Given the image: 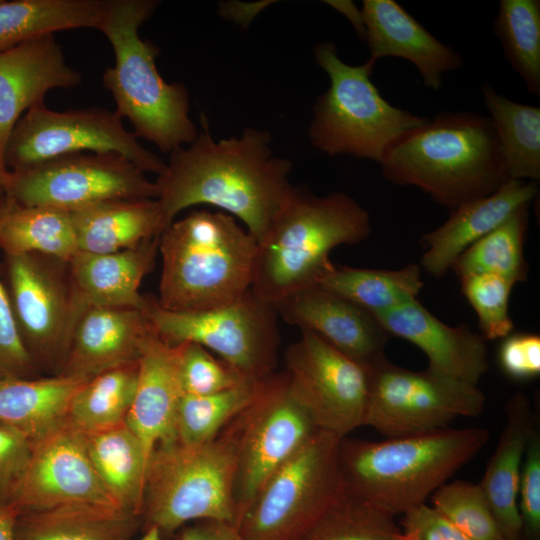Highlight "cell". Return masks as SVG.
<instances>
[{"instance_id":"1","label":"cell","mask_w":540,"mask_h":540,"mask_svg":"<svg viewBox=\"0 0 540 540\" xmlns=\"http://www.w3.org/2000/svg\"><path fill=\"white\" fill-rule=\"evenodd\" d=\"M270 142L268 131L254 128L216 141L204 118L202 132L169 153L154 181L167 226L188 207L212 205L242 221L257 242L292 186V163L274 155Z\"/></svg>"},{"instance_id":"2","label":"cell","mask_w":540,"mask_h":540,"mask_svg":"<svg viewBox=\"0 0 540 540\" xmlns=\"http://www.w3.org/2000/svg\"><path fill=\"white\" fill-rule=\"evenodd\" d=\"M380 165L388 181L416 186L450 211L509 180L493 122L470 112L434 116L390 147Z\"/></svg>"},{"instance_id":"3","label":"cell","mask_w":540,"mask_h":540,"mask_svg":"<svg viewBox=\"0 0 540 540\" xmlns=\"http://www.w3.org/2000/svg\"><path fill=\"white\" fill-rule=\"evenodd\" d=\"M369 213L343 192L317 196L291 186L257 241L251 290L273 305L317 285L335 267L330 252L370 235Z\"/></svg>"},{"instance_id":"4","label":"cell","mask_w":540,"mask_h":540,"mask_svg":"<svg viewBox=\"0 0 540 540\" xmlns=\"http://www.w3.org/2000/svg\"><path fill=\"white\" fill-rule=\"evenodd\" d=\"M489 440L484 428L442 429L382 441L344 437L339 468L344 490L393 514L425 503Z\"/></svg>"},{"instance_id":"5","label":"cell","mask_w":540,"mask_h":540,"mask_svg":"<svg viewBox=\"0 0 540 540\" xmlns=\"http://www.w3.org/2000/svg\"><path fill=\"white\" fill-rule=\"evenodd\" d=\"M157 6L155 0H103L96 29L113 49L114 64L106 67L102 81L115 112L131 123L137 138L170 153L193 142L199 132L189 116L187 88L163 79L156 66L158 47L140 37V27Z\"/></svg>"},{"instance_id":"6","label":"cell","mask_w":540,"mask_h":540,"mask_svg":"<svg viewBox=\"0 0 540 540\" xmlns=\"http://www.w3.org/2000/svg\"><path fill=\"white\" fill-rule=\"evenodd\" d=\"M257 242L224 212L195 211L160 234L162 271L157 304L195 313L243 296L253 277Z\"/></svg>"},{"instance_id":"7","label":"cell","mask_w":540,"mask_h":540,"mask_svg":"<svg viewBox=\"0 0 540 540\" xmlns=\"http://www.w3.org/2000/svg\"><path fill=\"white\" fill-rule=\"evenodd\" d=\"M236 468V442L229 424L200 445L175 440L157 445L146 469L141 530L155 527L164 540L198 520L236 525Z\"/></svg>"},{"instance_id":"8","label":"cell","mask_w":540,"mask_h":540,"mask_svg":"<svg viewBox=\"0 0 540 540\" xmlns=\"http://www.w3.org/2000/svg\"><path fill=\"white\" fill-rule=\"evenodd\" d=\"M317 64L330 86L313 106L308 135L311 144L328 155L344 154L380 164L386 152L429 118L391 105L371 81L375 63L343 62L332 42L314 47Z\"/></svg>"},{"instance_id":"9","label":"cell","mask_w":540,"mask_h":540,"mask_svg":"<svg viewBox=\"0 0 540 540\" xmlns=\"http://www.w3.org/2000/svg\"><path fill=\"white\" fill-rule=\"evenodd\" d=\"M342 438L318 431L262 485L237 528L245 540H298L344 492Z\"/></svg>"},{"instance_id":"10","label":"cell","mask_w":540,"mask_h":540,"mask_svg":"<svg viewBox=\"0 0 540 540\" xmlns=\"http://www.w3.org/2000/svg\"><path fill=\"white\" fill-rule=\"evenodd\" d=\"M142 311L172 346L199 344L250 378L273 373L280 342L278 315L251 288L233 303L207 311L172 312L150 298Z\"/></svg>"},{"instance_id":"11","label":"cell","mask_w":540,"mask_h":540,"mask_svg":"<svg viewBox=\"0 0 540 540\" xmlns=\"http://www.w3.org/2000/svg\"><path fill=\"white\" fill-rule=\"evenodd\" d=\"M369 388L363 425L386 438L448 427L454 419L476 417L485 397L476 386L430 369L412 371L386 356L368 368Z\"/></svg>"},{"instance_id":"12","label":"cell","mask_w":540,"mask_h":540,"mask_svg":"<svg viewBox=\"0 0 540 540\" xmlns=\"http://www.w3.org/2000/svg\"><path fill=\"white\" fill-rule=\"evenodd\" d=\"M81 152L121 154L145 173L158 175L165 166L125 128L115 111L101 107L55 111L45 104L18 120L5 146L4 164L14 171Z\"/></svg>"},{"instance_id":"13","label":"cell","mask_w":540,"mask_h":540,"mask_svg":"<svg viewBox=\"0 0 540 540\" xmlns=\"http://www.w3.org/2000/svg\"><path fill=\"white\" fill-rule=\"evenodd\" d=\"M5 258V286L22 342L39 371L56 375L83 313L68 262L35 253Z\"/></svg>"},{"instance_id":"14","label":"cell","mask_w":540,"mask_h":540,"mask_svg":"<svg viewBox=\"0 0 540 540\" xmlns=\"http://www.w3.org/2000/svg\"><path fill=\"white\" fill-rule=\"evenodd\" d=\"M228 424L237 450L239 519L266 480L319 430L293 397L285 372L263 378L252 401Z\"/></svg>"},{"instance_id":"15","label":"cell","mask_w":540,"mask_h":540,"mask_svg":"<svg viewBox=\"0 0 540 540\" xmlns=\"http://www.w3.org/2000/svg\"><path fill=\"white\" fill-rule=\"evenodd\" d=\"M4 192L18 205L72 211L113 199H156L155 182L117 153L81 152L10 171Z\"/></svg>"},{"instance_id":"16","label":"cell","mask_w":540,"mask_h":540,"mask_svg":"<svg viewBox=\"0 0 540 540\" xmlns=\"http://www.w3.org/2000/svg\"><path fill=\"white\" fill-rule=\"evenodd\" d=\"M301 332L284 354L290 391L318 430L347 437L363 426L368 369L318 335Z\"/></svg>"},{"instance_id":"17","label":"cell","mask_w":540,"mask_h":540,"mask_svg":"<svg viewBox=\"0 0 540 540\" xmlns=\"http://www.w3.org/2000/svg\"><path fill=\"white\" fill-rule=\"evenodd\" d=\"M75 504L121 509L90 461L83 432L66 420L34 443L14 507L20 513Z\"/></svg>"},{"instance_id":"18","label":"cell","mask_w":540,"mask_h":540,"mask_svg":"<svg viewBox=\"0 0 540 540\" xmlns=\"http://www.w3.org/2000/svg\"><path fill=\"white\" fill-rule=\"evenodd\" d=\"M278 316L310 331L369 368L385 356L389 335L367 311L317 284L273 304Z\"/></svg>"},{"instance_id":"19","label":"cell","mask_w":540,"mask_h":540,"mask_svg":"<svg viewBox=\"0 0 540 540\" xmlns=\"http://www.w3.org/2000/svg\"><path fill=\"white\" fill-rule=\"evenodd\" d=\"M384 331L417 346L426 355L428 369L476 385L489 368L484 338L462 324L440 321L416 298L374 316Z\"/></svg>"},{"instance_id":"20","label":"cell","mask_w":540,"mask_h":540,"mask_svg":"<svg viewBox=\"0 0 540 540\" xmlns=\"http://www.w3.org/2000/svg\"><path fill=\"white\" fill-rule=\"evenodd\" d=\"M151 329L142 310L89 307L76 322L56 375L86 382L107 370L138 362Z\"/></svg>"},{"instance_id":"21","label":"cell","mask_w":540,"mask_h":540,"mask_svg":"<svg viewBox=\"0 0 540 540\" xmlns=\"http://www.w3.org/2000/svg\"><path fill=\"white\" fill-rule=\"evenodd\" d=\"M81 74L67 64L54 35H45L0 53V163L21 116L44 104L48 91L72 88Z\"/></svg>"},{"instance_id":"22","label":"cell","mask_w":540,"mask_h":540,"mask_svg":"<svg viewBox=\"0 0 540 540\" xmlns=\"http://www.w3.org/2000/svg\"><path fill=\"white\" fill-rule=\"evenodd\" d=\"M361 14L368 60L374 63L385 56L406 59L418 69L423 84L434 91L442 86L445 73L464 65L458 53L394 0H364Z\"/></svg>"},{"instance_id":"23","label":"cell","mask_w":540,"mask_h":540,"mask_svg":"<svg viewBox=\"0 0 540 540\" xmlns=\"http://www.w3.org/2000/svg\"><path fill=\"white\" fill-rule=\"evenodd\" d=\"M183 345L163 341L152 326L138 361L139 374L127 426L148 457L154 448L174 440V422L183 395L179 366Z\"/></svg>"},{"instance_id":"24","label":"cell","mask_w":540,"mask_h":540,"mask_svg":"<svg viewBox=\"0 0 540 540\" xmlns=\"http://www.w3.org/2000/svg\"><path fill=\"white\" fill-rule=\"evenodd\" d=\"M536 181L509 179L497 191L450 211L447 221L422 236L421 265L439 278L468 247L506 221L538 194Z\"/></svg>"},{"instance_id":"25","label":"cell","mask_w":540,"mask_h":540,"mask_svg":"<svg viewBox=\"0 0 540 540\" xmlns=\"http://www.w3.org/2000/svg\"><path fill=\"white\" fill-rule=\"evenodd\" d=\"M160 235L139 245L112 253L78 251L68 262L79 307L132 308L143 310L144 277L153 269L159 253Z\"/></svg>"},{"instance_id":"26","label":"cell","mask_w":540,"mask_h":540,"mask_svg":"<svg viewBox=\"0 0 540 540\" xmlns=\"http://www.w3.org/2000/svg\"><path fill=\"white\" fill-rule=\"evenodd\" d=\"M506 422L478 483L506 540H523L518 492L524 454L537 428L527 396L515 394L505 406Z\"/></svg>"},{"instance_id":"27","label":"cell","mask_w":540,"mask_h":540,"mask_svg":"<svg viewBox=\"0 0 540 540\" xmlns=\"http://www.w3.org/2000/svg\"><path fill=\"white\" fill-rule=\"evenodd\" d=\"M79 251L112 253L139 245L167 227L157 199H113L70 211Z\"/></svg>"},{"instance_id":"28","label":"cell","mask_w":540,"mask_h":540,"mask_svg":"<svg viewBox=\"0 0 540 540\" xmlns=\"http://www.w3.org/2000/svg\"><path fill=\"white\" fill-rule=\"evenodd\" d=\"M141 517L119 508L75 504L20 512L15 540H132Z\"/></svg>"},{"instance_id":"29","label":"cell","mask_w":540,"mask_h":540,"mask_svg":"<svg viewBox=\"0 0 540 540\" xmlns=\"http://www.w3.org/2000/svg\"><path fill=\"white\" fill-rule=\"evenodd\" d=\"M83 383L58 375L0 380V422L35 443L67 420L71 400Z\"/></svg>"},{"instance_id":"30","label":"cell","mask_w":540,"mask_h":540,"mask_svg":"<svg viewBox=\"0 0 540 540\" xmlns=\"http://www.w3.org/2000/svg\"><path fill=\"white\" fill-rule=\"evenodd\" d=\"M90 461L117 505L141 517L148 457L127 426L83 433Z\"/></svg>"},{"instance_id":"31","label":"cell","mask_w":540,"mask_h":540,"mask_svg":"<svg viewBox=\"0 0 540 540\" xmlns=\"http://www.w3.org/2000/svg\"><path fill=\"white\" fill-rule=\"evenodd\" d=\"M103 0H0V53L62 30L96 29Z\"/></svg>"},{"instance_id":"32","label":"cell","mask_w":540,"mask_h":540,"mask_svg":"<svg viewBox=\"0 0 540 540\" xmlns=\"http://www.w3.org/2000/svg\"><path fill=\"white\" fill-rule=\"evenodd\" d=\"M4 255L35 253L69 262L79 251L71 213L15 202L0 230Z\"/></svg>"},{"instance_id":"33","label":"cell","mask_w":540,"mask_h":540,"mask_svg":"<svg viewBox=\"0 0 540 540\" xmlns=\"http://www.w3.org/2000/svg\"><path fill=\"white\" fill-rule=\"evenodd\" d=\"M509 179H540V108L516 103L490 85L481 87Z\"/></svg>"},{"instance_id":"34","label":"cell","mask_w":540,"mask_h":540,"mask_svg":"<svg viewBox=\"0 0 540 540\" xmlns=\"http://www.w3.org/2000/svg\"><path fill=\"white\" fill-rule=\"evenodd\" d=\"M420 267L409 264L397 270L334 267L319 285L351 301L373 317L416 298L423 282Z\"/></svg>"},{"instance_id":"35","label":"cell","mask_w":540,"mask_h":540,"mask_svg":"<svg viewBox=\"0 0 540 540\" xmlns=\"http://www.w3.org/2000/svg\"><path fill=\"white\" fill-rule=\"evenodd\" d=\"M138 362L107 370L84 382L74 394L67 420L83 433L126 422L138 383Z\"/></svg>"},{"instance_id":"36","label":"cell","mask_w":540,"mask_h":540,"mask_svg":"<svg viewBox=\"0 0 540 540\" xmlns=\"http://www.w3.org/2000/svg\"><path fill=\"white\" fill-rule=\"evenodd\" d=\"M528 207L517 210L462 252L451 267L459 279L482 274L501 276L515 284L527 279L528 264L523 244L528 227Z\"/></svg>"},{"instance_id":"37","label":"cell","mask_w":540,"mask_h":540,"mask_svg":"<svg viewBox=\"0 0 540 540\" xmlns=\"http://www.w3.org/2000/svg\"><path fill=\"white\" fill-rule=\"evenodd\" d=\"M262 379H248L210 395H182L175 416L174 440L200 445L214 439L254 398Z\"/></svg>"},{"instance_id":"38","label":"cell","mask_w":540,"mask_h":540,"mask_svg":"<svg viewBox=\"0 0 540 540\" xmlns=\"http://www.w3.org/2000/svg\"><path fill=\"white\" fill-rule=\"evenodd\" d=\"M504 55L526 84L540 95V1L501 0L494 21Z\"/></svg>"},{"instance_id":"39","label":"cell","mask_w":540,"mask_h":540,"mask_svg":"<svg viewBox=\"0 0 540 540\" xmlns=\"http://www.w3.org/2000/svg\"><path fill=\"white\" fill-rule=\"evenodd\" d=\"M394 518L344 490L298 540H405Z\"/></svg>"},{"instance_id":"40","label":"cell","mask_w":540,"mask_h":540,"mask_svg":"<svg viewBox=\"0 0 540 540\" xmlns=\"http://www.w3.org/2000/svg\"><path fill=\"white\" fill-rule=\"evenodd\" d=\"M433 507L471 540H506L478 484L455 480L432 494Z\"/></svg>"},{"instance_id":"41","label":"cell","mask_w":540,"mask_h":540,"mask_svg":"<svg viewBox=\"0 0 540 540\" xmlns=\"http://www.w3.org/2000/svg\"><path fill=\"white\" fill-rule=\"evenodd\" d=\"M460 282L464 296L477 313L484 340L509 335L514 324L508 313V302L515 283L489 274L467 276Z\"/></svg>"},{"instance_id":"42","label":"cell","mask_w":540,"mask_h":540,"mask_svg":"<svg viewBox=\"0 0 540 540\" xmlns=\"http://www.w3.org/2000/svg\"><path fill=\"white\" fill-rule=\"evenodd\" d=\"M182 345L179 377L183 395H210L254 379L215 358L199 344L187 342Z\"/></svg>"},{"instance_id":"43","label":"cell","mask_w":540,"mask_h":540,"mask_svg":"<svg viewBox=\"0 0 540 540\" xmlns=\"http://www.w3.org/2000/svg\"><path fill=\"white\" fill-rule=\"evenodd\" d=\"M14 205L15 201L6 193L0 198V230ZM39 372L19 335L8 292L0 277V380L37 378Z\"/></svg>"},{"instance_id":"44","label":"cell","mask_w":540,"mask_h":540,"mask_svg":"<svg viewBox=\"0 0 540 540\" xmlns=\"http://www.w3.org/2000/svg\"><path fill=\"white\" fill-rule=\"evenodd\" d=\"M33 445L21 431L0 422V507H14Z\"/></svg>"},{"instance_id":"45","label":"cell","mask_w":540,"mask_h":540,"mask_svg":"<svg viewBox=\"0 0 540 540\" xmlns=\"http://www.w3.org/2000/svg\"><path fill=\"white\" fill-rule=\"evenodd\" d=\"M518 508L523 540H540V432L538 426L524 454Z\"/></svg>"},{"instance_id":"46","label":"cell","mask_w":540,"mask_h":540,"mask_svg":"<svg viewBox=\"0 0 540 540\" xmlns=\"http://www.w3.org/2000/svg\"><path fill=\"white\" fill-rule=\"evenodd\" d=\"M502 371L514 380H529L540 374V337L514 333L504 337L498 351Z\"/></svg>"},{"instance_id":"47","label":"cell","mask_w":540,"mask_h":540,"mask_svg":"<svg viewBox=\"0 0 540 540\" xmlns=\"http://www.w3.org/2000/svg\"><path fill=\"white\" fill-rule=\"evenodd\" d=\"M402 515L400 525L405 540H471L445 515L425 503Z\"/></svg>"},{"instance_id":"48","label":"cell","mask_w":540,"mask_h":540,"mask_svg":"<svg viewBox=\"0 0 540 540\" xmlns=\"http://www.w3.org/2000/svg\"><path fill=\"white\" fill-rule=\"evenodd\" d=\"M173 540H245L235 524L218 520H198L181 527Z\"/></svg>"},{"instance_id":"49","label":"cell","mask_w":540,"mask_h":540,"mask_svg":"<svg viewBox=\"0 0 540 540\" xmlns=\"http://www.w3.org/2000/svg\"><path fill=\"white\" fill-rule=\"evenodd\" d=\"M329 5L344 14L353 24L358 34L363 38L364 25L362 22L361 10H359L353 2L350 1H328Z\"/></svg>"},{"instance_id":"50","label":"cell","mask_w":540,"mask_h":540,"mask_svg":"<svg viewBox=\"0 0 540 540\" xmlns=\"http://www.w3.org/2000/svg\"><path fill=\"white\" fill-rule=\"evenodd\" d=\"M19 511L13 507H0V540H15L14 528Z\"/></svg>"},{"instance_id":"51","label":"cell","mask_w":540,"mask_h":540,"mask_svg":"<svg viewBox=\"0 0 540 540\" xmlns=\"http://www.w3.org/2000/svg\"><path fill=\"white\" fill-rule=\"evenodd\" d=\"M140 540H163V539L157 528L150 527L143 531V535Z\"/></svg>"},{"instance_id":"52","label":"cell","mask_w":540,"mask_h":540,"mask_svg":"<svg viewBox=\"0 0 540 540\" xmlns=\"http://www.w3.org/2000/svg\"><path fill=\"white\" fill-rule=\"evenodd\" d=\"M10 176V171L0 163V187L5 188Z\"/></svg>"},{"instance_id":"53","label":"cell","mask_w":540,"mask_h":540,"mask_svg":"<svg viewBox=\"0 0 540 540\" xmlns=\"http://www.w3.org/2000/svg\"><path fill=\"white\" fill-rule=\"evenodd\" d=\"M4 189L0 187V198L4 195Z\"/></svg>"}]
</instances>
